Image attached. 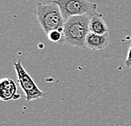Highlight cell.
<instances>
[{"mask_svg":"<svg viewBox=\"0 0 131 126\" xmlns=\"http://www.w3.org/2000/svg\"><path fill=\"white\" fill-rule=\"evenodd\" d=\"M125 66L128 69L131 68V47H130L129 48V51H128L127 58L125 59Z\"/></svg>","mask_w":131,"mask_h":126,"instance_id":"9c48e42d","label":"cell"},{"mask_svg":"<svg viewBox=\"0 0 131 126\" xmlns=\"http://www.w3.org/2000/svg\"><path fill=\"white\" fill-rule=\"evenodd\" d=\"M89 32L97 35H104L108 33V27L104 21L103 15L102 14L97 13L91 17Z\"/></svg>","mask_w":131,"mask_h":126,"instance_id":"52a82bcc","label":"cell"},{"mask_svg":"<svg viewBox=\"0 0 131 126\" xmlns=\"http://www.w3.org/2000/svg\"><path fill=\"white\" fill-rule=\"evenodd\" d=\"M46 36H47V37H48V39L50 41H51V43H58V44L65 43L63 32L58 31V30H55V31H50Z\"/></svg>","mask_w":131,"mask_h":126,"instance_id":"ba28073f","label":"cell"},{"mask_svg":"<svg viewBox=\"0 0 131 126\" xmlns=\"http://www.w3.org/2000/svg\"><path fill=\"white\" fill-rule=\"evenodd\" d=\"M130 47H131V45H130Z\"/></svg>","mask_w":131,"mask_h":126,"instance_id":"30bf717a","label":"cell"},{"mask_svg":"<svg viewBox=\"0 0 131 126\" xmlns=\"http://www.w3.org/2000/svg\"><path fill=\"white\" fill-rule=\"evenodd\" d=\"M53 2L59 6L65 21L71 17L97 14V5L87 0H55Z\"/></svg>","mask_w":131,"mask_h":126,"instance_id":"3957f363","label":"cell"},{"mask_svg":"<svg viewBox=\"0 0 131 126\" xmlns=\"http://www.w3.org/2000/svg\"><path fill=\"white\" fill-rule=\"evenodd\" d=\"M35 13L39 23L46 35L55 30L63 32L65 20L59 6L53 1L46 4H39Z\"/></svg>","mask_w":131,"mask_h":126,"instance_id":"7a4b0ae2","label":"cell"},{"mask_svg":"<svg viewBox=\"0 0 131 126\" xmlns=\"http://www.w3.org/2000/svg\"><path fill=\"white\" fill-rule=\"evenodd\" d=\"M92 16H74L66 20L63 30L65 43L77 48H85Z\"/></svg>","mask_w":131,"mask_h":126,"instance_id":"6da1fadb","label":"cell"},{"mask_svg":"<svg viewBox=\"0 0 131 126\" xmlns=\"http://www.w3.org/2000/svg\"><path fill=\"white\" fill-rule=\"evenodd\" d=\"M109 44V34L97 35L89 32L86 38V47L93 51L103 50Z\"/></svg>","mask_w":131,"mask_h":126,"instance_id":"5b68a950","label":"cell"},{"mask_svg":"<svg viewBox=\"0 0 131 126\" xmlns=\"http://www.w3.org/2000/svg\"><path fill=\"white\" fill-rule=\"evenodd\" d=\"M17 95V86L10 78H3L0 80V99L3 102H8L14 99Z\"/></svg>","mask_w":131,"mask_h":126,"instance_id":"8992f818","label":"cell"},{"mask_svg":"<svg viewBox=\"0 0 131 126\" xmlns=\"http://www.w3.org/2000/svg\"><path fill=\"white\" fill-rule=\"evenodd\" d=\"M14 66L17 74L18 81L25 94L26 101L30 102L35 99H40L46 95V92L42 91L38 87L36 83L34 81L28 72L25 70L21 61L19 60L14 62Z\"/></svg>","mask_w":131,"mask_h":126,"instance_id":"277c9868","label":"cell"}]
</instances>
